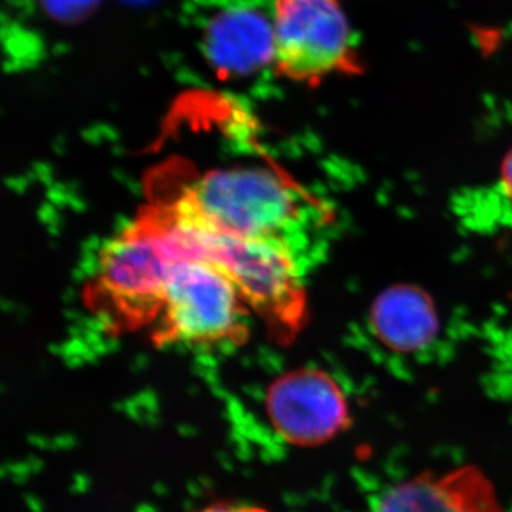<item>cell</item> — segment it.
I'll return each mask as SVG.
<instances>
[{
    "instance_id": "obj_10",
    "label": "cell",
    "mask_w": 512,
    "mask_h": 512,
    "mask_svg": "<svg viewBox=\"0 0 512 512\" xmlns=\"http://www.w3.org/2000/svg\"><path fill=\"white\" fill-rule=\"evenodd\" d=\"M96 0H45L47 8L56 18H80L92 9Z\"/></svg>"
},
{
    "instance_id": "obj_2",
    "label": "cell",
    "mask_w": 512,
    "mask_h": 512,
    "mask_svg": "<svg viewBox=\"0 0 512 512\" xmlns=\"http://www.w3.org/2000/svg\"><path fill=\"white\" fill-rule=\"evenodd\" d=\"M174 264L156 232L138 215L101 249L87 288L90 309L114 330L153 325L163 311Z\"/></svg>"
},
{
    "instance_id": "obj_4",
    "label": "cell",
    "mask_w": 512,
    "mask_h": 512,
    "mask_svg": "<svg viewBox=\"0 0 512 512\" xmlns=\"http://www.w3.org/2000/svg\"><path fill=\"white\" fill-rule=\"evenodd\" d=\"M272 32L275 69L286 79L318 84L332 74L360 70L340 0H274Z\"/></svg>"
},
{
    "instance_id": "obj_6",
    "label": "cell",
    "mask_w": 512,
    "mask_h": 512,
    "mask_svg": "<svg viewBox=\"0 0 512 512\" xmlns=\"http://www.w3.org/2000/svg\"><path fill=\"white\" fill-rule=\"evenodd\" d=\"M266 413L279 437L293 447L325 446L352 427L348 397L328 373L299 369L276 379Z\"/></svg>"
},
{
    "instance_id": "obj_5",
    "label": "cell",
    "mask_w": 512,
    "mask_h": 512,
    "mask_svg": "<svg viewBox=\"0 0 512 512\" xmlns=\"http://www.w3.org/2000/svg\"><path fill=\"white\" fill-rule=\"evenodd\" d=\"M241 296L227 275L200 259L177 261L168 278L154 340L211 345L247 336Z\"/></svg>"
},
{
    "instance_id": "obj_3",
    "label": "cell",
    "mask_w": 512,
    "mask_h": 512,
    "mask_svg": "<svg viewBox=\"0 0 512 512\" xmlns=\"http://www.w3.org/2000/svg\"><path fill=\"white\" fill-rule=\"evenodd\" d=\"M177 198L212 228L235 237L289 242L301 214L295 187L265 168L212 170Z\"/></svg>"
},
{
    "instance_id": "obj_11",
    "label": "cell",
    "mask_w": 512,
    "mask_h": 512,
    "mask_svg": "<svg viewBox=\"0 0 512 512\" xmlns=\"http://www.w3.org/2000/svg\"><path fill=\"white\" fill-rule=\"evenodd\" d=\"M195 512H269L261 505L239 503V501H218Z\"/></svg>"
},
{
    "instance_id": "obj_9",
    "label": "cell",
    "mask_w": 512,
    "mask_h": 512,
    "mask_svg": "<svg viewBox=\"0 0 512 512\" xmlns=\"http://www.w3.org/2000/svg\"><path fill=\"white\" fill-rule=\"evenodd\" d=\"M208 52L220 69L248 73L274 62L272 22L249 10H232L215 20L207 37Z\"/></svg>"
},
{
    "instance_id": "obj_1",
    "label": "cell",
    "mask_w": 512,
    "mask_h": 512,
    "mask_svg": "<svg viewBox=\"0 0 512 512\" xmlns=\"http://www.w3.org/2000/svg\"><path fill=\"white\" fill-rule=\"evenodd\" d=\"M164 234L178 261L200 259L221 269L276 338L289 339L301 326L306 298L291 242L225 234L177 198L165 212Z\"/></svg>"
},
{
    "instance_id": "obj_8",
    "label": "cell",
    "mask_w": 512,
    "mask_h": 512,
    "mask_svg": "<svg viewBox=\"0 0 512 512\" xmlns=\"http://www.w3.org/2000/svg\"><path fill=\"white\" fill-rule=\"evenodd\" d=\"M370 323L376 338L399 353L419 352L439 332L433 301L413 285H396L380 293L373 303Z\"/></svg>"
},
{
    "instance_id": "obj_12",
    "label": "cell",
    "mask_w": 512,
    "mask_h": 512,
    "mask_svg": "<svg viewBox=\"0 0 512 512\" xmlns=\"http://www.w3.org/2000/svg\"><path fill=\"white\" fill-rule=\"evenodd\" d=\"M500 180L505 197L512 204V148L508 151L507 156L504 157L503 164H501Z\"/></svg>"
},
{
    "instance_id": "obj_7",
    "label": "cell",
    "mask_w": 512,
    "mask_h": 512,
    "mask_svg": "<svg viewBox=\"0 0 512 512\" xmlns=\"http://www.w3.org/2000/svg\"><path fill=\"white\" fill-rule=\"evenodd\" d=\"M373 512H505L497 488L483 468L466 464L421 471L387 488Z\"/></svg>"
}]
</instances>
